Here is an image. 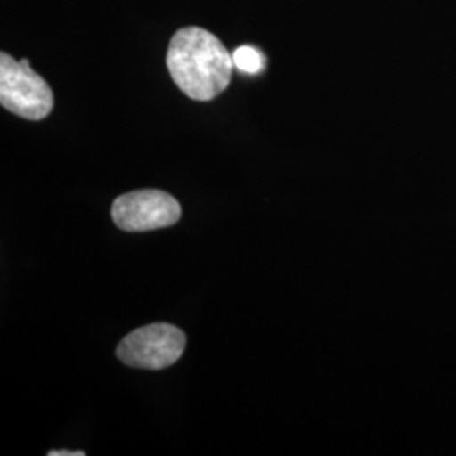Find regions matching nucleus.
Wrapping results in <instances>:
<instances>
[{
  "instance_id": "f257e3e1",
  "label": "nucleus",
  "mask_w": 456,
  "mask_h": 456,
  "mask_svg": "<svg viewBox=\"0 0 456 456\" xmlns=\"http://www.w3.org/2000/svg\"><path fill=\"white\" fill-rule=\"evenodd\" d=\"M166 63L181 92L198 102L220 95L235 68L224 43L201 28H184L175 34Z\"/></svg>"
},
{
  "instance_id": "f03ea898",
  "label": "nucleus",
  "mask_w": 456,
  "mask_h": 456,
  "mask_svg": "<svg viewBox=\"0 0 456 456\" xmlns=\"http://www.w3.org/2000/svg\"><path fill=\"white\" fill-rule=\"evenodd\" d=\"M0 103L9 112L28 120H41L53 110V92L29 60L16 61L11 54H0Z\"/></svg>"
},
{
  "instance_id": "7ed1b4c3",
  "label": "nucleus",
  "mask_w": 456,
  "mask_h": 456,
  "mask_svg": "<svg viewBox=\"0 0 456 456\" xmlns=\"http://www.w3.org/2000/svg\"><path fill=\"white\" fill-rule=\"evenodd\" d=\"M186 346L180 328L169 323L141 326L129 333L117 348V357L134 369L161 370L176 363Z\"/></svg>"
},
{
  "instance_id": "20e7f679",
  "label": "nucleus",
  "mask_w": 456,
  "mask_h": 456,
  "mask_svg": "<svg viewBox=\"0 0 456 456\" xmlns=\"http://www.w3.org/2000/svg\"><path fill=\"white\" fill-rule=\"evenodd\" d=\"M112 218L126 232H149L175 225L181 218V207L169 193L141 190L118 196L112 205Z\"/></svg>"
},
{
  "instance_id": "39448f33",
  "label": "nucleus",
  "mask_w": 456,
  "mask_h": 456,
  "mask_svg": "<svg viewBox=\"0 0 456 456\" xmlns=\"http://www.w3.org/2000/svg\"><path fill=\"white\" fill-rule=\"evenodd\" d=\"M232 58L235 68L247 75H257L264 68V56L261 51L254 46H240L235 49Z\"/></svg>"
},
{
  "instance_id": "423d86ee",
  "label": "nucleus",
  "mask_w": 456,
  "mask_h": 456,
  "mask_svg": "<svg viewBox=\"0 0 456 456\" xmlns=\"http://www.w3.org/2000/svg\"><path fill=\"white\" fill-rule=\"evenodd\" d=\"M49 456H85L83 452H66V450H53L49 452Z\"/></svg>"
}]
</instances>
